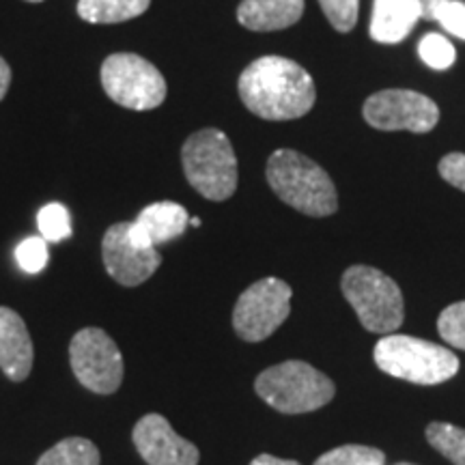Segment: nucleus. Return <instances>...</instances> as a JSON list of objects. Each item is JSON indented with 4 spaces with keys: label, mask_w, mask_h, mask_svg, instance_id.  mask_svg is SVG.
Returning <instances> with one entry per match:
<instances>
[{
    "label": "nucleus",
    "mask_w": 465,
    "mask_h": 465,
    "mask_svg": "<svg viewBox=\"0 0 465 465\" xmlns=\"http://www.w3.org/2000/svg\"><path fill=\"white\" fill-rule=\"evenodd\" d=\"M237 91L250 113L265 121L302 119L315 106L311 74L284 56H261L243 69Z\"/></svg>",
    "instance_id": "obj_1"
},
{
    "label": "nucleus",
    "mask_w": 465,
    "mask_h": 465,
    "mask_svg": "<svg viewBox=\"0 0 465 465\" xmlns=\"http://www.w3.org/2000/svg\"><path fill=\"white\" fill-rule=\"evenodd\" d=\"M265 174L278 199L306 216L325 218L339 209V194L330 174L298 151H274L267 160Z\"/></svg>",
    "instance_id": "obj_2"
},
{
    "label": "nucleus",
    "mask_w": 465,
    "mask_h": 465,
    "mask_svg": "<svg viewBox=\"0 0 465 465\" xmlns=\"http://www.w3.org/2000/svg\"><path fill=\"white\" fill-rule=\"evenodd\" d=\"M375 364L383 373L420 386H435L459 373V358L449 347L397 332L377 342Z\"/></svg>",
    "instance_id": "obj_3"
},
{
    "label": "nucleus",
    "mask_w": 465,
    "mask_h": 465,
    "mask_svg": "<svg viewBox=\"0 0 465 465\" xmlns=\"http://www.w3.org/2000/svg\"><path fill=\"white\" fill-rule=\"evenodd\" d=\"M182 164L188 183L209 201H226L237 190V158L224 132H194L182 147Z\"/></svg>",
    "instance_id": "obj_4"
},
{
    "label": "nucleus",
    "mask_w": 465,
    "mask_h": 465,
    "mask_svg": "<svg viewBox=\"0 0 465 465\" xmlns=\"http://www.w3.org/2000/svg\"><path fill=\"white\" fill-rule=\"evenodd\" d=\"M254 391L267 405L282 414H308L334 399V383L328 375L302 360L270 366L254 380Z\"/></svg>",
    "instance_id": "obj_5"
},
{
    "label": "nucleus",
    "mask_w": 465,
    "mask_h": 465,
    "mask_svg": "<svg viewBox=\"0 0 465 465\" xmlns=\"http://www.w3.org/2000/svg\"><path fill=\"white\" fill-rule=\"evenodd\" d=\"M341 289L345 300L369 332L392 334L403 323V293L383 272L369 265H353L342 274Z\"/></svg>",
    "instance_id": "obj_6"
},
{
    "label": "nucleus",
    "mask_w": 465,
    "mask_h": 465,
    "mask_svg": "<svg viewBox=\"0 0 465 465\" xmlns=\"http://www.w3.org/2000/svg\"><path fill=\"white\" fill-rule=\"evenodd\" d=\"M102 86L119 106L153 110L166 100V80L153 63L134 52H116L102 63Z\"/></svg>",
    "instance_id": "obj_7"
},
{
    "label": "nucleus",
    "mask_w": 465,
    "mask_h": 465,
    "mask_svg": "<svg viewBox=\"0 0 465 465\" xmlns=\"http://www.w3.org/2000/svg\"><path fill=\"white\" fill-rule=\"evenodd\" d=\"M293 291L281 278H263L243 291L232 311V328L246 342H261L284 323Z\"/></svg>",
    "instance_id": "obj_8"
},
{
    "label": "nucleus",
    "mask_w": 465,
    "mask_h": 465,
    "mask_svg": "<svg viewBox=\"0 0 465 465\" xmlns=\"http://www.w3.org/2000/svg\"><path fill=\"white\" fill-rule=\"evenodd\" d=\"M72 371L86 391L113 394L124 381V356L102 328H84L69 345Z\"/></svg>",
    "instance_id": "obj_9"
},
{
    "label": "nucleus",
    "mask_w": 465,
    "mask_h": 465,
    "mask_svg": "<svg viewBox=\"0 0 465 465\" xmlns=\"http://www.w3.org/2000/svg\"><path fill=\"white\" fill-rule=\"evenodd\" d=\"M364 119L366 124L383 132L407 130L427 134L438 125L440 108L431 97L418 91L388 89L366 100Z\"/></svg>",
    "instance_id": "obj_10"
},
{
    "label": "nucleus",
    "mask_w": 465,
    "mask_h": 465,
    "mask_svg": "<svg viewBox=\"0 0 465 465\" xmlns=\"http://www.w3.org/2000/svg\"><path fill=\"white\" fill-rule=\"evenodd\" d=\"M102 257L108 274L124 287H138L155 274L162 254L155 248H141L130 240V223L110 226L102 240Z\"/></svg>",
    "instance_id": "obj_11"
},
{
    "label": "nucleus",
    "mask_w": 465,
    "mask_h": 465,
    "mask_svg": "<svg viewBox=\"0 0 465 465\" xmlns=\"http://www.w3.org/2000/svg\"><path fill=\"white\" fill-rule=\"evenodd\" d=\"M141 457L149 465H196L199 449L182 435L174 433L171 422L160 414H147L136 422L132 431Z\"/></svg>",
    "instance_id": "obj_12"
},
{
    "label": "nucleus",
    "mask_w": 465,
    "mask_h": 465,
    "mask_svg": "<svg viewBox=\"0 0 465 465\" xmlns=\"http://www.w3.org/2000/svg\"><path fill=\"white\" fill-rule=\"evenodd\" d=\"M188 224V212L179 203H151L130 223V240L141 248H155L182 235Z\"/></svg>",
    "instance_id": "obj_13"
},
{
    "label": "nucleus",
    "mask_w": 465,
    "mask_h": 465,
    "mask_svg": "<svg viewBox=\"0 0 465 465\" xmlns=\"http://www.w3.org/2000/svg\"><path fill=\"white\" fill-rule=\"evenodd\" d=\"M35 349L25 319L0 306V369L11 381H25L33 371Z\"/></svg>",
    "instance_id": "obj_14"
},
{
    "label": "nucleus",
    "mask_w": 465,
    "mask_h": 465,
    "mask_svg": "<svg viewBox=\"0 0 465 465\" xmlns=\"http://www.w3.org/2000/svg\"><path fill=\"white\" fill-rule=\"evenodd\" d=\"M304 0H243L237 7V22L254 33L282 31L298 25Z\"/></svg>",
    "instance_id": "obj_15"
},
{
    "label": "nucleus",
    "mask_w": 465,
    "mask_h": 465,
    "mask_svg": "<svg viewBox=\"0 0 465 465\" xmlns=\"http://www.w3.org/2000/svg\"><path fill=\"white\" fill-rule=\"evenodd\" d=\"M420 20L418 0H375L371 15V37L380 44L403 42Z\"/></svg>",
    "instance_id": "obj_16"
},
{
    "label": "nucleus",
    "mask_w": 465,
    "mask_h": 465,
    "mask_svg": "<svg viewBox=\"0 0 465 465\" xmlns=\"http://www.w3.org/2000/svg\"><path fill=\"white\" fill-rule=\"evenodd\" d=\"M151 0H78V15L91 25H121L149 9Z\"/></svg>",
    "instance_id": "obj_17"
},
{
    "label": "nucleus",
    "mask_w": 465,
    "mask_h": 465,
    "mask_svg": "<svg viewBox=\"0 0 465 465\" xmlns=\"http://www.w3.org/2000/svg\"><path fill=\"white\" fill-rule=\"evenodd\" d=\"M37 465H100V450L86 438H67L45 450Z\"/></svg>",
    "instance_id": "obj_18"
},
{
    "label": "nucleus",
    "mask_w": 465,
    "mask_h": 465,
    "mask_svg": "<svg viewBox=\"0 0 465 465\" xmlns=\"http://www.w3.org/2000/svg\"><path fill=\"white\" fill-rule=\"evenodd\" d=\"M427 440L450 463L465 465V429L450 422H431L427 427Z\"/></svg>",
    "instance_id": "obj_19"
},
{
    "label": "nucleus",
    "mask_w": 465,
    "mask_h": 465,
    "mask_svg": "<svg viewBox=\"0 0 465 465\" xmlns=\"http://www.w3.org/2000/svg\"><path fill=\"white\" fill-rule=\"evenodd\" d=\"M386 455L373 446L345 444L339 449L325 452L315 461V465H383Z\"/></svg>",
    "instance_id": "obj_20"
},
{
    "label": "nucleus",
    "mask_w": 465,
    "mask_h": 465,
    "mask_svg": "<svg viewBox=\"0 0 465 465\" xmlns=\"http://www.w3.org/2000/svg\"><path fill=\"white\" fill-rule=\"evenodd\" d=\"M37 226L45 242H63L72 237V216L61 203H48L39 209Z\"/></svg>",
    "instance_id": "obj_21"
},
{
    "label": "nucleus",
    "mask_w": 465,
    "mask_h": 465,
    "mask_svg": "<svg viewBox=\"0 0 465 465\" xmlns=\"http://www.w3.org/2000/svg\"><path fill=\"white\" fill-rule=\"evenodd\" d=\"M418 56H420L424 65L431 69H449L455 63L457 52L449 37L440 33H429L418 44Z\"/></svg>",
    "instance_id": "obj_22"
},
{
    "label": "nucleus",
    "mask_w": 465,
    "mask_h": 465,
    "mask_svg": "<svg viewBox=\"0 0 465 465\" xmlns=\"http://www.w3.org/2000/svg\"><path fill=\"white\" fill-rule=\"evenodd\" d=\"M438 332L449 345L465 349V302H457L440 312Z\"/></svg>",
    "instance_id": "obj_23"
},
{
    "label": "nucleus",
    "mask_w": 465,
    "mask_h": 465,
    "mask_svg": "<svg viewBox=\"0 0 465 465\" xmlns=\"http://www.w3.org/2000/svg\"><path fill=\"white\" fill-rule=\"evenodd\" d=\"M15 261L20 270L26 272V274H39L48 265V242L42 235L26 237L15 248Z\"/></svg>",
    "instance_id": "obj_24"
},
{
    "label": "nucleus",
    "mask_w": 465,
    "mask_h": 465,
    "mask_svg": "<svg viewBox=\"0 0 465 465\" xmlns=\"http://www.w3.org/2000/svg\"><path fill=\"white\" fill-rule=\"evenodd\" d=\"M325 17L339 33L353 31L358 25L360 0H319Z\"/></svg>",
    "instance_id": "obj_25"
},
{
    "label": "nucleus",
    "mask_w": 465,
    "mask_h": 465,
    "mask_svg": "<svg viewBox=\"0 0 465 465\" xmlns=\"http://www.w3.org/2000/svg\"><path fill=\"white\" fill-rule=\"evenodd\" d=\"M433 20H438L444 31L465 42V3L461 0H449L435 11Z\"/></svg>",
    "instance_id": "obj_26"
},
{
    "label": "nucleus",
    "mask_w": 465,
    "mask_h": 465,
    "mask_svg": "<svg viewBox=\"0 0 465 465\" xmlns=\"http://www.w3.org/2000/svg\"><path fill=\"white\" fill-rule=\"evenodd\" d=\"M440 174L444 182L465 192V153H449L440 160Z\"/></svg>",
    "instance_id": "obj_27"
},
{
    "label": "nucleus",
    "mask_w": 465,
    "mask_h": 465,
    "mask_svg": "<svg viewBox=\"0 0 465 465\" xmlns=\"http://www.w3.org/2000/svg\"><path fill=\"white\" fill-rule=\"evenodd\" d=\"M9 84H11V67L9 63L0 56V102H3L5 95H7Z\"/></svg>",
    "instance_id": "obj_28"
},
{
    "label": "nucleus",
    "mask_w": 465,
    "mask_h": 465,
    "mask_svg": "<svg viewBox=\"0 0 465 465\" xmlns=\"http://www.w3.org/2000/svg\"><path fill=\"white\" fill-rule=\"evenodd\" d=\"M444 3H449V0H418L420 17H424V20H433L435 11H438V7H441Z\"/></svg>",
    "instance_id": "obj_29"
},
{
    "label": "nucleus",
    "mask_w": 465,
    "mask_h": 465,
    "mask_svg": "<svg viewBox=\"0 0 465 465\" xmlns=\"http://www.w3.org/2000/svg\"><path fill=\"white\" fill-rule=\"evenodd\" d=\"M250 465H302L298 461H289V459H278L274 455H259L257 459H252Z\"/></svg>",
    "instance_id": "obj_30"
},
{
    "label": "nucleus",
    "mask_w": 465,
    "mask_h": 465,
    "mask_svg": "<svg viewBox=\"0 0 465 465\" xmlns=\"http://www.w3.org/2000/svg\"><path fill=\"white\" fill-rule=\"evenodd\" d=\"M190 224L194 226V229H199V226H201V218H196V216L190 218Z\"/></svg>",
    "instance_id": "obj_31"
},
{
    "label": "nucleus",
    "mask_w": 465,
    "mask_h": 465,
    "mask_svg": "<svg viewBox=\"0 0 465 465\" xmlns=\"http://www.w3.org/2000/svg\"><path fill=\"white\" fill-rule=\"evenodd\" d=\"M26 3H42V0H26Z\"/></svg>",
    "instance_id": "obj_32"
},
{
    "label": "nucleus",
    "mask_w": 465,
    "mask_h": 465,
    "mask_svg": "<svg viewBox=\"0 0 465 465\" xmlns=\"http://www.w3.org/2000/svg\"><path fill=\"white\" fill-rule=\"evenodd\" d=\"M399 465H411V463H399Z\"/></svg>",
    "instance_id": "obj_33"
}]
</instances>
